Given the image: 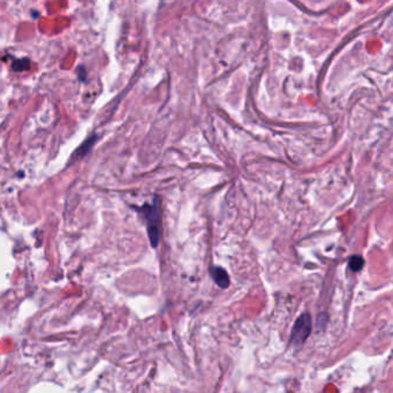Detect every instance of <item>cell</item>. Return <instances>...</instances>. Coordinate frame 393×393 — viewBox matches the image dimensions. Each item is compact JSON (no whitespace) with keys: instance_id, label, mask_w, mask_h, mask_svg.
I'll use <instances>...</instances> for the list:
<instances>
[{"instance_id":"obj_4","label":"cell","mask_w":393,"mask_h":393,"mask_svg":"<svg viewBox=\"0 0 393 393\" xmlns=\"http://www.w3.org/2000/svg\"><path fill=\"white\" fill-rule=\"evenodd\" d=\"M96 140H97V135L90 136L89 139L85 141V142H83V143H82V144L80 145V147H78L77 150H76L75 152H74V156H75L76 158H81V157L85 156L86 154H88V152H89L90 150H91L92 145L95 144Z\"/></svg>"},{"instance_id":"obj_5","label":"cell","mask_w":393,"mask_h":393,"mask_svg":"<svg viewBox=\"0 0 393 393\" xmlns=\"http://www.w3.org/2000/svg\"><path fill=\"white\" fill-rule=\"evenodd\" d=\"M364 266V259L360 255H354L349 259V268L354 272H359L360 270H362Z\"/></svg>"},{"instance_id":"obj_3","label":"cell","mask_w":393,"mask_h":393,"mask_svg":"<svg viewBox=\"0 0 393 393\" xmlns=\"http://www.w3.org/2000/svg\"><path fill=\"white\" fill-rule=\"evenodd\" d=\"M210 273L214 280L216 281L219 287L222 288H227L230 285V277L225 270L221 266H212L210 268Z\"/></svg>"},{"instance_id":"obj_2","label":"cell","mask_w":393,"mask_h":393,"mask_svg":"<svg viewBox=\"0 0 393 393\" xmlns=\"http://www.w3.org/2000/svg\"><path fill=\"white\" fill-rule=\"evenodd\" d=\"M312 331V317L308 313L302 314L298 317L290 332V344L293 346H301L307 340Z\"/></svg>"},{"instance_id":"obj_6","label":"cell","mask_w":393,"mask_h":393,"mask_svg":"<svg viewBox=\"0 0 393 393\" xmlns=\"http://www.w3.org/2000/svg\"><path fill=\"white\" fill-rule=\"evenodd\" d=\"M30 61L28 59H21V60H17L13 62L12 65V68H13L15 72H23V70L28 69L30 67Z\"/></svg>"},{"instance_id":"obj_1","label":"cell","mask_w":393,"mask_h":393,"mask_svg":"<svg viewBox=\"0 0 393 393\" xmlns=\"http://www.w3.org/2000/svg\"><path fill=\"white\" fill-rule=\"evenodd\" d=\"M140 212L143 215L147 223V231L149 235V240H150L151 246L156 248L157 245L159 242V203L158 200L155 199V201L152 204H144L141 208Z\"/></svg>"}]
</instances>
